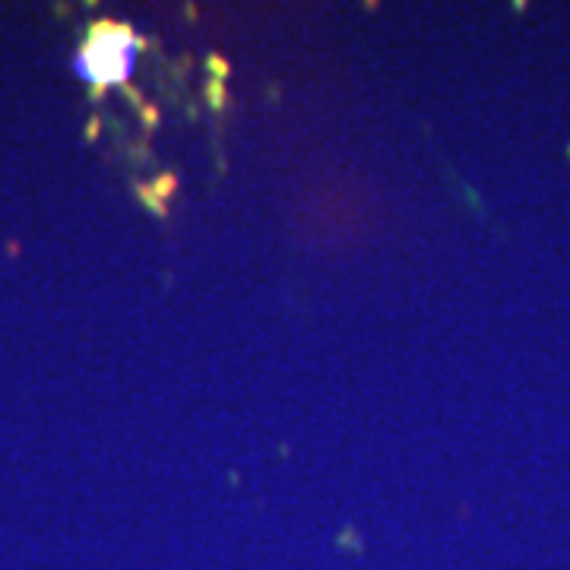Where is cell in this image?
Segmentation results:
<instances>
[{"instance_id":"1","label":"cell","mask_w":570,"mask_h":570,"mask_svg":"<svg viewBox=\"0 0 570 570\" xmlns=\"http://www.w3.org/2000/svg\"><path fill=\"white\" fill-rule=\"evenodd\" d=\"M134 58H137V36L127 26L102 22V26L92 29L89 41L73 58V70H77L80 80L102 89V86H115V82L127 80L130 70H134Z\"/></svg>"}]
</instances>
